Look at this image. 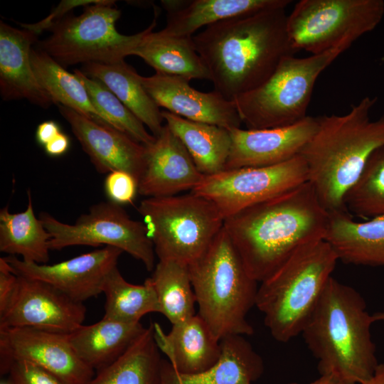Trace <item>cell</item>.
I'll return each instance as SVG.
<instances>
[{"label":"cell","mask_w":384,"mask_h":384,"mask_svg":"<svg viewBox=\"0 0 384 384\" xmlns=\"http://www.w3.org/2000/svg\"><path fill=\"white\" fill-rule=\"evenodd\" d=\"M17 280V275L4 257L0 258V311L9 301Z\"/></svg>","instance_id":"obj_39"},{"label":"cell","mask_w":384,"mask_h":384,"mask_svg":"<svg viewBox=\"0 0 384 384\" xmlns=\"http://www.w3.org/2000/svg\"><path fill=\"white\" fill-rule=\"evenodd\" d=\"M377 100L366 96L345 114L317 117L316 130L300 153L308 181L329 213L348 212L346 193L371 154L384 145V115L374 121L370 117Z\"/></svg>","instance_id":"obj_3"},{"label":"cell","mask_w":384,"mask_h":384,"mask_svg":"<svg viewBox=\"0 0 384 384\" xmlns=\"http://www.w3.org/2000/svg\"><path fill=\"white\" fill-rule=\"evenodd\" d=\"M84 151L100 174L123 171L139 182L146 164V146L129 135L63 105H58Z\"/></svg>","instance_id":"obj_17"},{"label":"cell","mask_w":384,"mask_h":384,"mask_svg":"<svg viewBox=\"0 0 384 384\" xmlns=\"http://www.w3.org/2000/svg\"><path fill=\"white\" fill-rule=\"evenodd\" d=\"M288 384H299L298 383H290ZM309 384H343L338 378L331 374L321 375V376L314 381Z\"/></svg>","instance_id":"obj_42"},{"label":"cell","mask_w":384,"mask_h":384,"mask_svg":"<svg viewBox=\"0 0 384 384\" xmlns=\"http://www.w3.org/2000/svg\"><path fill=\"white\" fill-rule=\"evenodd\" d=\"M151 281L163 314L172 325L184 321L196 314V296L188 265L175 260H159Z\"/></svg>","instance_id":"obj_32"},{"label":"cell","mask_w":384,"mask_h":384,"mask_svg":"<svg viewBox=\"0 0 384 384\" xmlns=\"http://www.w3.org/2000/svg\"><path fill=\"white\" fill-rule=\"evenodd\" d=\"M139 79L156 104L172 114L228 130L240 127L233 101L214 90L201 92L190 85L188 79L157 73Z\"/></svg>","instance_id":"obj_18"},{"label":"cell","mask_w":384,"mask_h":384,"mask_svg":"<svg viewBox=\"0 0 384 384\" xmlns=\"http://www.w3.org/2000/svg\"><path fill=\"white\" fill-rule=\"evenodd\" d=\"M61 132L60 128L56 122L52 120L45 121L37 127L36 138L38 144L45 146Z\"/></svg>","instance_id":"obj_40"},{"label":"cell","mask_w":384,"mask_h":384,"mask_svg":"<svg viewBox=\"0 0 384 384\" xmlns=\"http://www.w3.org/2000/svg\"><path fill=\"white\" fill-rule=\"evenodd\" d=\"M307 181V166L299 154L273 166L224 170L205 176L191 192L211 201L225 219Z\"/></svg>","instance_id":"obj_12"},{"label":"cell","mask_w":384,"mask_h":384,"mask_svg":"<svg viewBox=\"0 0 384 384\" xmlns=\"http://www.w3.org/2000/svg\"><path fill=\"white\" fill-rule=\"evenodd\" d=\"M122 252L119 248L105 246L53 265L28 262L14 255L4 258L16 274L45 282L83 303L102 293L105 282L117 267Z\"/></svg>","instance_id":"obj_15"},{"label":"cell","mask_w":384,"mask_h":384,"mask_svg":"<svg viewBox=\"0 0 384 384\" xmlns=\"http://www.w3.org/2000/svg\"><path fill=\"white\" fill-rule=\"evenodd\" d=\"M166 11L163 33L174 36L192 37L203 26L222 20L257 13L266 9L285 7L290 0H164Z\"/></svg>","instance_id":"obj_23"},{"label":"cell","mask_w":384,"mask_h":384,"mask_svg":"<svg viewBox=\"0 0 384 384\" xmlns=\"http://www.w3.org/2000/svg\"><path fill=\"white\" fill-rule=\"evenodd\" d=\"M114 1L85 6L79 16L69 13L49 29L50 35L38 43L63 67L78 63H114L132 55L149 27L134 35L121 34L116 22L121 11Z\"/></svg>","instance_id":"obj_9"},{"label":"cell","mask_w":384,"mask_h":384,"mask_svg":"<svg viewBox=\"0 0 384 384\" xmlns=\"http://www.w3.org/2000/svg\"><path fill=\"white\" fill-rule=\"evenodd\" d=\"M373 323L363 297L331 277L301 334L320 375H333L343 384L369 380L379 365Z\"/></svg>","instance_id":"obj_4"},{"label":"cell","mask_w":384,"mask_h":384,"mask_svg":"<svg viewBox=\"0 0 384 384\" xmlns=\"http://www.w3.org/2000/svg\"><path fill=\"white\" fill-rule=\"evenodd\" d=\"M324 240L344 263L384 265V215L356 222L350 213H329Z\"/></svg>","instance_id":"obj_24"},{"label":"cell","mask_w":384,"mask_h":384,"mask_svg":"<svg viewBox=\"0 0 384 384\" xmlns=\"http://www.w3.org/2000/svg\"><path fill=\"white\" fill-rule=\"evenodd\" d=\"M338 260L330 245L321 240L297 250L260 282L255 306L277 341L286 343L302 334Z\"/></svg>","instance_id":"obj_5"},{"label":"cell","mask_w":384,"mask_h":384,"mask_svg":"<svg viewBox=\"0 0 384 384\" xmlns=\"http://www.w3.org/2000/svg\"><path fill=\"white\" fill-rule=\"evenodd\" d=\"M220 345L218 361L196 374L179 373L169 361L163 359L161 384H252L262 376L263 360L244 336L224 337Z\"/></svg>","instance_id":"obj_22"},{"label":"cell","mask_w":384,"mask_h":384,"mask_svg":"<svg viewBox=\"0 0 384 384\" xmlns=\"http://www.w3.org/2000/svg\"><path fill=\"white\" fill-rule=\"evenodd\" d=\"M348 48L341 46L305 58H283L264 83L233 100L242 123L248 129H272L306 118L319 75Z\"/></svg>","instance_id":"obj_7"},{"label":"cell","mask_w":384,"mask_h":384,"mask_svg":"<svg viewBox=\"0 0 384 384\" xmlns=\"http://www.w3.org/2000/svg\"><path fill=\"white\" fill-rule=\"evenodd\" d=\"M155 341L176 371L192 375L214 366L221 355L220 341L198 314L172 325L166 334L154 323Z\"/></svg>","instance_id":"obj_21"},{"label":"cell","mask_w":384,"mask_h":384,"mask_svg":"<svg viewBox=\"0 0 384 384\" xmlns=\"http://www.w3.org/2000/svg\"><path fill=\"white\" fill-rule=\"evenodd\" d=\"M286 8L222 20L193 36L214 91L228 100L264 83L287 56L297 53L287 32Z\"/></svg>","instance_id":"obj_1"},{"label":"cell","mask_w":384,"mask_h":384,"mask_svg":"<svg viewBox=\"0 0 384 384\" xmlns=\"http://www.w3.org/2000/svg\"><path fill=\"white\" fill-rule=\"evenodd\" d=\"M140 322L127 323L103 317L66 334L78 357L98 371L119 358L144 331Z\"/></svg>","instance_id":"obj_25"},{"label":"cell","mask_w":384,"mask_h":384,"mask_svg":"<svg viewBox=\"0 0 384 384\" xmlns=\"http://www.w3.org/2000/svg\"><path fill=\"white\" fill-rule=\"evenodd\" d=\"M328 221L307 181L225 218L224 228L247 273L260 282L297 250L324 240Z\"/></svg>","instance_id":"obj_2"},{"label":"cell","mask_w":384,"mask_h":384,"mask_svg":"<svg viewBox=\"0 0 384 384\" xmlns=\"http://www.w3.org/2000/svg\"><path fill=\"white\" fill-rule=\"evenodd\" d=\"M39 219L50 233V250L105 245L129 254L148 271L155 267L154 245L144 223L131 218L119 204L110 201L97 203L73 224L63 223L45 212L40 213Z\"/></svg>","instance_id":"obj_11"},{"label":"cell","mask_w":384,"mask_h":384,"mask_svg":"<svg viewBox=\"0 0 384 384\" xmlns=\"http://www.w3.org/2000/svg\"><path fill=\"white\" fill-rule=\"evenodd\" d=\"M159 260L189 265L209 247L224 218L207 198L190 192L146 198L137 208Z\"/></svg>","instance_id":"obj_8"},{"label":"cell","mask_w":384,"mask_h":384,"mask_svg":"<svg viewBox=\"0 0 384 384\" xmlns=\"http://www.w3.org/2000/svg\"><path fill=\"white\" fill-rule=\"evenodd\" d=\"M30 56L34 74L53 104L68 107L89 119L106 124L92 105L85 87L75 74L68 72L38 48H32Z\"/></svg>","instance_id":"obj_31"},{"label":"cell","mask_w":384,"mask_h":384,"mask_svg":"<svg viewBox=\"0 0 384 384\" xmlns=\"http://www.w3.org/2000/svg\"><path fill=\"white\" fill-rule=\"evenodd\" d=\"M37 37L28 29L0 21V92L4 100L26 99L48 108L53 102L39 84L31 61Z\"/></svg>","instance_id":"obj_20"},{"label":"cell","mask_w":384,"mask_h":384,"mask_svg":"<svg viewBox=\"0 0 384 384\" xmlns=\"http://www.w3.org/2000/svg\"><path fill=\"white\" fill-rule=\"evenodd\" d=\"M103 0H64L55 8L52 12L43 20L33 24H21L23 28L28 29L38 36L43 31L50 29L52 26L61 19L71 10L77 6H86L90 4H99Z\"/></svg>","instance_id":"obj_38"},{"label":"cell","mask_w":384,"mask_h":384,"mask_svg":"<svg viewBox=\"0 0 384 384\" xmlns=\"http://www.w3.org/2000/svg\"><path fill=\"white\" fill-rule=\"evenodd\" d=\"M105 191L113 203L120 206L132 203L138 192V181L126 171H114L105 178Z\"/></svg>","instance_id":"obj_36"},{"label":"cell","mask_w":384,"mask_h":384,"mask_svg":"<svg viewBox=\"0 0 384 384\" xmlns=\"http://www.w3.org/2000/svg\"><path fill=\"white\" fill-rule=\"evenodd\" d=\"M384 16L383 0H301L287 18L292 47L317 55L347 46L375 29Z\"/></svg>","instance_id":"obj_10"},{"label":"cell","mask_w":384,"mask_h":384,"mask_svg":"<svg viewBox=\"0 0 384 384\" xmlns=\"http://www.w3.org/2000/svg\"><path fill=\"white\" fill-rule=\"evenodd\" d=\"M161 114L166 124L183 144L203 176L224 171L232 144L228 129L188 120L166 110L161 111Z\"/></svg>","instance_id":"obj_28"},{"label":"cell","mask_w":384,"mask_h":384,"mask_svg":"<svg viewBox=\"0 0 384 384\" xmlns=\"http://www.w3.org/2000/svg\"><path fill=\"white\" fill-rule=\"evenodd\" d=\"M74 74L85 87L105 123L144 146L154 142L155 137L146 131L144 124L106 86L80 70L75 69Z\"/></svg>","instance_id":"obj_34"},{"label":"cell","mask_w":384,"mask_h":384,"mask_svg":"<svg viewBox=\"0 0 384 384\" xmlns=\"http://www.w3.org/2000/svg\"><path fill=\"white\" fill-rule=\"evenodd\" d=\"M81 71L106 86L154 137L160 134L164 126L161 111L144 89L140 75L124 60L114 63H86Z\"/></svg>","instance_id":"obj_27"},{"label":"cell","mask_w":384,"mask_h":384,"mask_svg":"<svg viewBox=\"0 0 384 384\" xmlns=\"http://www.w3.org/2000/svg\"><path fill=\"white\" fill-rule=\"evenodd\" d=\"M16 275L11 297L0 311V329L28 327L68 334L82 325V303L45 282Z\"/></svg>","instance_id":"obj_14"},{"label":"cell","mask_w":384,"mask_h":384,"mask_svg":"<svg viewBox=\"0 0 384 384\" xmlns=\"http://www.w3.org/2000/svg\"><path fill=\"white\" fill-rule=\"evenodd\" d=\"M362 384H384V363H379L373 376Z\"/></svg>","instance_id":"obj_43"},{"label":"cell","mask_w":384,"mask_h":384,"mask_svg":"<svg viewBox=\"0 0 384 384\" xmlns=\"http://www.w3.org/2000/svg\"><path fill=\"white\" fill-rule=\"evenodd\" d=\"M70 139L67 134L61 132L45 146V151L50 156L57 157L64 154L69 149Z\"/></svg>","instance_id":"obj_41"},{"label":"cell","mask_w":384,"mask_h":384,"mask_svg":"<svg viewBox=\"0 0 384 384\" xmlns=\"http://www.w3.org/2000/svg\"><path fill=\"white\" fill-rule=\"evenodd\" d=\"M0 357L1 375L21 361L44 369L63 384H87L95 375L63 334L28 327L0 329Z\"/></svg>","instance_id":"obj_13"},{"label":"cell","mask_w":384,"mask_h":384,"mask_svg":"<svg viewBox=\"0 0 384 384\" xmlns=\"http://www.w3.org/2000/svg\"><path fill=\"white\" fill-rule=\"evenodd\" d=\"M372 319L373 322L375 321H384V311L375 312L372 314Z\"/></svg>","instance_id":"obj_44"},{"label":"cell","mask_w":384,"mask_h":384,"mask_svg":"<svg viewBox=\"0 0 384 384\" xmlns=\"http://www.w3.org/2000/svg\"><path fill=\"white\" fill-rule=\"evenodd\" d=\"M188 270L198 314L218 339L254 333L247 315L255 306L257 282L247 273L224 226Z\"/></svg>","instance_id":"obj_6"},{"label":"cell","mask_w":384,"mask_h":384,"mask_svg":"<svg viewBox=\"0 0 384 384\" xmlns=\"http://www.w3.org/2000/svg\"><path fill=\"white\" fill-rule=\"evenodd\" d=\"M156 18L142 41L132 53L141 58L156 73L192 79L210 80L202 58L196 50L193 36L167 35L161 31L154 32Z\"/></svg>","instance_id":"obj_26"},{"label":"cell","mask_w":384,"mask_h":384,"mask_svg":"<svg viewBox=\"0 0 384 384\" xmlns=\"http://www.w3.org/2000/svg\"><path fill=\"white\" fill-rule=\"evenodd\" d=\"M1 384H9V383L6 381V382H3Z\"/></svg>","instance_id":"obj_45"},{"label":"cell","mask_w":384,"mask_h":384,"mask_svg":"<svg viewBox=\"0 0 384 384\" xmlns=\"http://www.w3.org/2000/svg\"><path fill=\"white\" fill-rule=\"evenodd\" d=\"M9 384H63L44 369L26 361H16L8 373Z\"/></svg>","instance_id":"obj_37"},{"label":"cell","mask_w":384,"mask_h":384,"mask_svg":"<svg viewBox=\"0 0 384 384\" xmlns=\"http://www.w3.org/2000/svg\"><path fill=\"white\" fill-rule=\"evenodd\" d=\"M160 352L151 324L119 358L97 371L87 384H161Z\"/></svg>","instance_id":"obj_29"},{"label":"cell","mask_w":384,"mask_h":384,"mask_svg":"<svg viewBox=\"0 0 384 384\" xmlns=\"http://www.w3.org/2000/svg\"><path fill=\"white\" fill-rule=\"evenodd\" d=\"M26 209L11 213L8 206L0 210V251L21 255L28 262L46 264L49 259L50 233L35 215L31 191Z\"/></svg>","instance_id":"obj_30"},{"label":"cell","mask_w":384,"mask_h":384,"mask_svg":"<svg viewBox=\"0 0 384 384\" xmlns=\"http://www.w3.org/2000/svg\"><path fill=\"white\" fill-rule=\"evenodd\" d=\"M146 164L138 193L146 198L192 191L203 180L181 141L165 124L160 134L146 146Z\"/></svg>","instance_id":"obj_19"},{"label":"cell","mask_w":384,"mask_h":384,"mask_svg":"<svg viewBox=\"0 0 384 384\" xmlns=\"http://www.w3.org/2000/svg\"><path fill=\"white\" fill-rule=\"evenodd\" d=\"M105 296V318L127 323L140 322L146 314L160 313V306L150 278L142 285L127 282L117 267L107 276L102 289Z\"/></svg>","instance_id":"obj_33"},{"label":"cell","mask_w":384,"mask_h":384,"mask_svg":"<svg viewBox=\"0 0 384 384\" xmlns=\"http://www.w3.org/2000/svg\"><path fill=\"white\" fill-rule=\"evenodd\" d=\"M317 117L286 127L229 129L232 144L224 170L273 166L300 154L315 133Z\"/></svg>","instance_id":"obj_16"},{"label":"cell","mask_w":384,"mask_h":384,"mask_svg":"<svg viewBox=\"0 0 384 384\" xmlns=\"http://www.w3.org/2000/svg\"><path fill=\"white\" fill-rule=\"evenodd\" d=\"M344 204L349 213L363 218L384 215V145L371 154L346 193Z\"/></svg>","instance_id":"obj_35"}]
</instances>
